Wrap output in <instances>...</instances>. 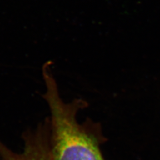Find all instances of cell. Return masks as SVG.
Instances as JSON below:
<instances>
[{
  "label": "cell",
  "mask_w": 160,
  "mask_h": 160,
  "mask_svg": "<svg viewBox=\"0 0 160 160\" xmlns=\"http://www.w3.org/2000/svg\"><path fill=\"white\" fill-rule=\"evenodd\" d=\"M42 76L46 86L43 98L50 111L52 159L105 160L100 149L104 138L99 128L92 122L77 121L78 112L86 107V102L82 99L64 102L52 70H44Z\"/></svg>",
  "instance_id": "obj_1"
},
{
  "label": "cell",
  "mask_w": 160,
  "mask_h": 160,
  "mask_svg": "<svg viewBox=\"0 0 160 160\" xmlns=\"http://www.w3.org/2000/svg\"><path fill=\"white\" fill-rule=\"evenodd\" d=\"M51 124L46 118L33 129L22 134L24 142L22 152H14L0 139V160H53L50 146Z\"/></svg>",
  "instance_id": "obj_2"
}]
</instances>
